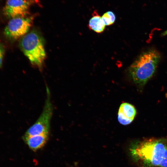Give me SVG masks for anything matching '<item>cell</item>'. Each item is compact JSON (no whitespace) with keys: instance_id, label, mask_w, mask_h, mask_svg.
<instances>
[{"instance_id":"1","label":"cell","mask_w":167,"mask_h":167,"mask_svg":"<svg viewBox=\"0 0 167 167\" xmlns=\"http://www.w3.org/2000/svg\"><path fill=\"white\" fill-rule=\"evenodd\" d=\"M132 156L140 167H167V139L151 138L132 145Z\"/></svg>"},{"instance_id":"2","label":"cell","mask_w":167,"mask_h":167,"mask_svg":"<svg viewBox=\"0 0 167 167\" xmlns=\"http://www.w3.org/2000/svg\"><path fill=\"white\" fill-rule=\"evenodd\" d=\"M160 59L159 53L151 49L142 53L130 66V75L138 87H143L153 76Z\"/></svg>"},{"instance_id":"3","label":"cell","mask_w":167,"mask_h":167,"mask_svg":"<svg viewBox=\"0 0 167 167\" xmlns=\"http://www.w3.org/2000/svg\"><path fill=\"white\" fill-rule=\"evenodd\" d=\"M19 46L31 64L41 68L46 54L44 41L41 34L37 31L32 30L22 37Z\"/></svg>"},{"instance_id":"4","label":"cell","mask_w":167,"mask_h":167,"mask_svg":"<svg viewBox=\"0 0 167 167\" xmlns=\"http://www.w3.org/2000/svg\"><path fill=\"white\" fill-rule=\"evenodd\" d=\"M46 98L42 112L35 122L26 131L24 135L31 136L49 133L53 108L50 100V93L46 87Z\"/></svg>"},{"instance_id":"5","label":"cell","mask_w":167,"mask_h":167,"mask_svg":"<svg viewBox=\"0 0 167 167\" xmlns=\"http://www.w3.org/2000/svg\"><path fill=\"white\" fill-rule=\"evenodd\" d=\"M33 19L32 17H26L11 19L4 29V35L12 40L22 37L28 33L32 25Z\"/></svg>"},{"instance_id":"6","label":"cell","mask_w":167,"mask_h":167,"mask_svg":"<svg viewBox=\"0 0 167 167\" xmlns=\"http://www.w3.org/2000/svg\"><path fill=\"white\" fill-rule=\"evenodd\" d=\"M30 4L28 0H7L4 13L11 19L26 17L29 13Z\"/></svg>"},{"instance_id":"7","label":"cell","mask_w":167,"mask_h":167,"mask_svg":"<svg viewBox=\"0 0 167 167\" xmlns=\"http://www.w3.org/2000/svg\"><path fill=\"white\" fill-rule=\"evenodd\" d=\"M136 113V110L133 105L128 103H123L119 109L118 121L122 125H128L133 121Z\"/></svg>"},{"instance_id":"8","label":"cell","mask_w":167,"mask_h":167,"mask_svg":"<svg viewBox=\"0 0 167 167\" xmlns=\"http://www.w3.org/2000/svg\"><path fill=\"white\" fill-rule=\"evenodd\" d=\"M49 133H45L31 136L24 135L23 139L29 148L36 151L42 147L49 138Z\"/></svg>"},{"instance_id":"9","label":"cell","mask_w":167,"mask_h":167,"mask_svg":"<svg viewBox=\"0 0 167 167\" xmlns=\"http://www.w3.org/2000/svg\"><path fill=\"white\" fill-rule=\"evenodd\" d=\"M92 17L90 20L88 25V28L97 33H101L104 30L105 26L104 24L102 18L94 11L92 13Z\"/></svg>"},{"instance_id":"10","label":"cell","mask_w":167,"mask_h":167,"mask_svg":"<svg viewBox=\"0 0 167 167\" xmlns=\"http://www.w3.org/2000/svg\"><path fill=\"white\" fill-rule=\"evenodd\" d=\"M104 24L106 26L112 24L115 22V16L113 13L110 11L105 13L101 17Z\"/></svg>"},{"instance_id":"11","label":"cell","mask_w":167,"mask_h":167,"mask_svg":"<svg viewBox=\"0 0 167 167\" xmlns=\"http://www.w3.org/2000/svg\"><path fill=\"white\" fill-rule=\"evenodd\" d=\"M5 50L3 46L0 43V67H1L4 56Z\"/></svg>"},{"instance_id":"12","label":"cell","mask_w":167,"mask_h":167,"mask_svg":"<svg viewBox=\"0 0 167 167\" xmlns=\"http://www.w3.org/2000/svg\"><path fill=\"white\" fill-rule=\"evenodd\" d=\"M167 35V30L163 32L161 34V36H163Z\"/></svg>"}]
</instances>
